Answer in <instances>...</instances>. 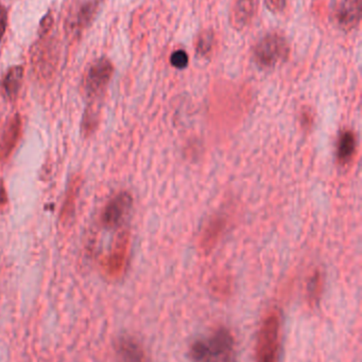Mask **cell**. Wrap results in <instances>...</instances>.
<instances>
[{"instance_id": "1", "label": "cell", "mask_w": 362, "mask_h": 362, "mask_svg": "<svg viewBox=\"0 0 362 362\" xmlns=\"http://www.w3.org/2000/svg\"><path fill=\"white\" fill-rule=\"evenodd\" d=\"M193 362H235V340L230 330L219 328L207 340H197L189 347Z\"/></svg>"}, {"instance_id": "2", "label": "cell", "mask_w": 362, "mask_h": 362, "mask_svg": "<svg viewBox=\"0 0 362 362\" xmlns=\"http://www.w3.org/2000/svg\"><path fill=\"white\" fill-rule=\"evenodd\" d=\"M281 317L270 312L263 318L256 345V362H279L281 354Z\"/></svg>"}, {"instance_id": "3", "label": "cell", "mask_w": 362, "mask_h": 362, "mask_svg": "<svg viewBox=\"0 0 362 362\" xmlns=\"http://www.w3.org/2000/svg\"><path fill=\"white\" fill-rule=\"evenodd\" d=\"M290 47L287 40L279 33H269L263 36L253 51L255 63L259 67L273 68L289 57Z\"/></svg>"}, {"instance_id": "4", "label": "cell", "mask_w": 362, "mask_h": 362, "mask_svg": "<svg viewBox=\"0 0 362 362\" xmlns=\"http://www.w3.org/2000/svg\"><path fill=\"white\" fill-rule=\"evenodd\" d=\"M114 66L106 57H100L90 65L84 79V89L90 98L100 96L112 79Z\"/></svg>"}, {"instance_id": "5", "label": "cell", "mask_w": 362, "mask_h": 362, "mask_svg": "<svg viewBox=\"0 0 362 362\" xmlns=\"http://www.w3.org/2000/svg\"><path fill=\"white\" fill-rule=\"evenodd\" d=\"M361 20V0H333L330 20L339 30L357 28Z\"/></svg>"}, {"instance_id": "6", "label": "cell", "mask_w": 362, "mask_h": 362, "mask_svg": "<svg viewBox=\"0 0 362 362\" xmlns=\"http://www.w3.org/2000/svg\"><path fill=\"white\" fill-rule=\"evenodd\" d=\"M132 203H133V199H132L131 194L125 191L113 197L104 208V213H102V224L104 227L109 228V229L116 228L123 221L130 208L132 207Z\"/></svg>"}, {"instance_id": "7", "label": "cell", "mask_w": 362, "mask_h": 362, "mask_svg": "<svg viewBox=\"0 0 362 362\" xmlns=\"http://www.w3.org/2000/svg\"><path fill=\"white\" fill-rule=\"evenodd\" d=\"M129 242V233L127 231L123 232L117 238L116 244H115L112 252L110 253V256L104 261V271L111 277H120L125 271Z\"/></svg>"}, {"instance_id": "8", "label": "cell", "mask_w": 362, "mask_h": 362, "mask_svg": "<svg viewBox=\"0 0 362 362\" xmlns=\"http://www.w3.org/2000/svg\"><path fill=\"white\" fill-rule=\"evenodd\" d=\"M115 353L118 362H150L145 349L133 337H120L115 343Z\"/></svg>"}, {"instance_id": "9", "label": "cell", "mask_w": 362, "mask_h": 362, "mask_svg": "<svg viewBox=\"0 0 362 362\" xmlns=\"http://www.w3.org/2000/svg\"><path fill=\"white\" fill-rule=\"evenodd\" d=\"M22 118L15 114L6 125L1 140H0V164L7 161L15 150L22 133Z\"/></svg>"}, {"instance_id": "10", "label": "cell", "mask_w": 362, "mask_h": 362, "mask_svg": "<svg viewBox=\"0 0 362 362\" xmlns=\"http://www.w3.org/2000/svg\"><path fill=\"white\" fill-rule=\"evenodd\" d=\"M225 226V219L222 216H216L209 221L200 238V249L202 252L209 253L215 248L223 234Z\"/></svg>"}, {"instance_id": "11", "label": "cell", "mask_w": 362, "mask_h": 362, "mask_svg": "<svg viewBox=\"0 0 362 362\" xmlns=\"http://www.w3.org/2000/svg\"><path fill=\"white\" fill-rule=\"evenodd\" d=\"M254 13V0H237L230 12V24L236 30H242L250 24Z\"/></svg>"}, {"instance_id": "12", "label": "cell", "mask_w": 362, "mask_h": 362, "mask_svg": "<svg viewBox=\"0 0 362 362\" xmlns=\"http://www.w3.org/2000/svg\"><path fill=\"white\" fill-rule=\"evenodd\" d=\"M24 79V68L22 66H13L7 72L3 81L4 92L9 100H15L22 87Z\"/></svg>"}, {"instance_id": "13", "label": "cell", "mask_w": 362, "mask_h": 362, "mask_svg": "<svg viewBox=\"0 0 362 362\" xmlns=\"http://www.w3.org/2000/svg\"><path fill=\"white\" fill-rule=\"evenodd\" d=\"M356 139L351 131H343L338 143V161L347 164L355 154Z\"/></svg>"}, {"instance_id": "14", "label": "cell", "mask_w": 362, "mask_h": 362, "mask_svg": "<svg viewBox=\"0 0 362 362\" xmlns=\"http://www.w3.org/2000/svg\"><path fill=\"white\" fill-rule=\"evenodd\" d=\"M98 3H96L95 0L92 1H88V3H83L80 7L79 11L77 13V20H76V29L78 31L84 30L90 26L92 20H94L95 15H96L97 9H98Z\"/></svg>"}, {"instance_id": "15", "label": "cell", "mask_w": 362, "mask_h": 362, "mask_svg": "<svg viewBox=\"0 0 362 362\" xmlns=\"http://www.w3.org/2000/svg\"><path fill=\"white\" fill-rule=\"evenodd\" d=\"M323 277L320 271H314L307 284V299L312 305L318 303L322 294Z\"/></svg>"}, {"instance_id": "16", "label": "cell", "mask_w": 362, "mask_h": 362, "mask_svg": "<svg viewBox=\"0 0 362 362\" xmlns=\"http://www.w3.org/2000/svg\"><path fill=\"white\" fill-rule=\"evenodd\" d=\"M211 293L217 298L225 299L232 291V283L228 275H218L211 283Z\"/></svg>"}, {"instance_id": "17", "label": "cell", "mask_w": 362, "mask_h": 362, "mask_svg": "<svg viewBox=\"0 0 362 362\" xmlns=\"http://www.w3.org/2000/svg\"><path fill=\"white\" fill-rule=\"evenodd\" d=\"M79 178H76L75 180H71V186H69V193L66 196L65 203H64L63 211H62V217L63 219H69L73 214L74 209H75V197L77 195L78 190H79Z\"/></svg>"}, {"instance_id": "18", "label": "cell", "mask_w": 362, "mask_h": 362, "mask_svg": "<svg viewBox=\"0 0 362 362\" xmlns=\"http://www.w3.org/2000/svg\"><path fill=\"white\" fill-rule=\"evenodd\" d=\"M214 45V33L211 30L202 31L197 41V52L199 55L207 57L209 55Z\"/></svg>"}, {"instance_id": "19", "label": "cell", "mask_w": 362, "mask_h": 362, "mask_svg": "<svg viewBox=\"0 0 362 362\" xmlns=\"http://www.w3.org/2000/svg\"><path fill=\"white\" fill-rule=\"evenodd\" d=\"M188 55L184 50L174 51L170 57V63L176 69H184L188 65Z\"/></svg>"}, {"instance_id": "20", "label": "cell", "mask_w": 362, "mask_h": 362, "mask_svg": "<svg viewBox=\"0 0 362 362\" xmlns=\"http://www.w3.org/2000/svg\"><path fill=\"white\" fill-rule=\"evenodd\" d=\"M265 3L269 11L277 14L284 11L287 5V0H265Z\"/></svg>"}, {"instance_id": "21", "label": "cell", "mask_w": 362, "mask_h": 362, "mask_svg": "<svg viewBox=\"0 0 362 362\" xmlns=\"http://www.w3.org/2000/svg\"><path fill=\"white\" fill-rule=\"evenodd\" d=\"M53 17L50 13H47L46 15L43 17V20H41L40 29H39V34L40 36H44L47 33L50 31V29L53 28Z\"/></svg>"}, {"instance_id": "22", "label": "cell", "mask_w": 362, "mask_h": 362, "mask_svg": "<svg viewBox=\"0 0 362 362\" xmlns=\"http://www.w3.org/2000/svg\"><path fill=\"white\" fill-rule=\"evenodd\" d=\"M8 26V10L5 6L0 5V42L5 36Z\"/></svg>"}, {"instance_id": "23", "label": "cell", "mask_w": 362, "mask_h": 362, "mask_svg": "<svg viewBox=\"0 0 362 362\" xmlns=\"http://www.w3.org/2000/svg\"><path fill=\"white\" fill-rule=\"evenodd\" d=\"M302 124H303L304 127H310L312 124V113L310 112H303L302 113L301 117Z\"/></svg>"}, {"instance_id": "24", "label": "cell", "mask_w": 362, "mask_h": 362, "mask_svg": "<svg viewBox=\"0 0 362 362\" xmlns=\"http://www.w3.org/2000/svg\"><path fill=\"white\" fill-rule=\"evenodd\" d=\"M6 203H7V192L3 182H0V205H5Z\"/></svg>"}, {"instance_id": "25", "label": "cell", "mask_w": 362, "mask_h": 362, "mask_svg": "<svg viewBox=\"0 0 362 362\" xmlns=\"http://www.w3.org/2000/svg\"><path fill=\"white\" fill-rule=\"evenodd\" d=\"M95 1H96V3H100L102 1H104V0H95Z\"/></svg>"}]
</instances>
